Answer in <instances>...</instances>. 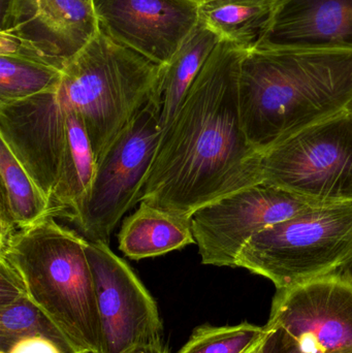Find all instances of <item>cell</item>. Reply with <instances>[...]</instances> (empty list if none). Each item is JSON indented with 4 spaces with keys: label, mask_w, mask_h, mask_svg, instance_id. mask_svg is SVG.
<instances>
[{
    "label": "cell",
    "mask_w": 352,
    "mask_h": 353,
    "mask_svg": "<svg viewBox=\"0 0 352 353\" xmlns=\"http://www.w3.org/2000/svg\"><path fill=\"white\" fill-rule=\"evenodd\" d=\"M90 1H93V0H90Z\"/></svg>",
    "instance_id": "cell-31"
},
{
    "label": "cell",
    "mask_w": 352,
    "mask_h": 353,
    "mask_svg": "<svg viewBox=\"0 0 352 353\" xmlns=\"http://www.w3.org/2000/svg\"><path fill=\"white\" fill-rule=\"evenodd\" d=\"M247 49L221 41L161 132L138 203L182 217L262 182V153L246 136L240 112L241 62Z\"/></svg>",
    "instance_id": "cell-1"
},
{
    "label": "cell",
    "mask_w": 352,
    "mask_h": 353,
    "mask_svg": "<svg viewBox=\"0 0 352 353\" xmlns=\"http://www.w3.org/2000/svg\"><path fill=\"white\" fill-rule=\"evenodd\" d=\"M253 48L352 51V0H280Z\"/></svg>",
    "instance_id": "cell-14"
},
{
    "label": "cell",
    "mask_w": 352,
    "mask_h": 353,
    "mask_svg": "<svg viewBox=\"0 0 352 353\" xmlns=\"http://www.w3.org/2000/svg\"><path fill=\"white\" fill-rule=\"evenodd\" d=\"M99 30L90 0H1L0 56L62 70Z\"/></svg>",
    "instance_id": "cell-9"
},
{
    "label": "cell",
    "mask_w": 352,
    "mask_h": 353,
    "mask_svg": "<svg viewBox=\"0 0 352 353\" xmlns=\"http://www.w3.org/2000/svg\"><path fill=\"white\" fill-rule=\"evenodd\" d=\"M338 274L342 276V277L352 285V257L345 263L344 267L338 272Z\"/></svg>",
    "instance_id": "cell-27"
},
{
    "label": "cell",
    "mask_w": 352,
    "mask_h": 353,
    "mask_svg": "<svg viewBox=\"0 0 352 353\" xmlns=\"http://www.w3.org/2000/svg\"><path fill=\"white\" fill-rule=\"evenodd\" d=\"M161 99L153 97L97 161L86 199L66 218L86 240L109 244L119 220L138 203L161 140Z\"/></svg>",
    "instance_id": "cell-6"
},
{
    "label": "cell",
    "mask_w": 352,
    "mask_h": 353,
    "mask_svg": "<svg viewBox=\"0 0 352 353\" xmlns=\"http://www.w3.org/2000/svg\"><path fill=\"white\" fill-rule=\"evenodd\" d=\"M352 257V201L322 203L277 222L244 247L236 268L277 290L338 273Z\"/></svg>",
    "instance_id": "cell-5"
},
{
    "label": "cell",
    "mask_w": 352,
    "mask_h": 353,
    "mask_svg": "<svg viewBox=\"0 0 352 353\" xmlns=\"http://www.w3.org/2000/svg\"><path fill=\"white\" fill-rule=\"evenodd\" d=\"M221 39L202 22L188 35L171 61L163 66L157 95L161 99L159 128L167 130L177 115L190 87Z\"/></svg>",
    "instance_id": "cell-17"
},
{
    "label": "cell",
    "mask_w": 352,
    "mask_h": 353,
    "mask_svg": "<svg viewBox=\"0 0 352 353\" xmlns=\"http://www.w3.org/2000/svg\"><path fill=\"white\" fill-rule=\"evenodd\" d=\"M322 201L260 182L225 195L191 216L203 265L236 268L248 242L265 228Z\"/></svg>",
    "instance_id": "cell-8"
},
{
    "label": "cell",
    "mask_w": 352,
    "mask_h": 353,
    "mask_svg": "<svg viewBox=\"0 0 352 353\" xmlns=\"http://www.w3.org/2000/svg\"><path fill=\"white\" fill-rule=\"evenodd\" d=\"M200 0H93L99 28L165 66L200 22Z\"/></svg>",
    "instance_id": "cell-12"
},
{
    "label": "cell",
    "mask_w": 352,
    "mask_h": 353,
    "mask_svg": "<svg viewBox=\"0 0 352 353\" xmlns=\"http://www.w3.org/2000/svg\"><path fill=\"white\" fill-rule=\"evenodd\" d=\"M6 353H62L57 345L43 337L25 338Z\"/></svg>",
    "instance_id": "cell-25"
},
{
    "label": "cell",
    "mask_w": 352,
    "mask_h": 353,
    "mask_svg": "<svg viewBox=\"0 0 352 353\" xmlns=\"http://www.w3.org/2000/svg\"><path fill=\"white\" fill-rule=\"evenodd\" d=\"M163 66L103 31L62 70L58 90L81 116L99 161L117 134L157 97Z\"/></svg>",
    "instance_id": "cell-4"
},
{
    "label": "cell",
    "mask_w": 352,
    "mask_h": 353,
    "mask_svg": "<svg viewBox=\"0 0 352 353\" xmlns=\"http://www.w3.org/2000/svg\"><path fill=\"white\" fill-rule=\"evenodd\" d=\"M280 0H206L200 8V22L221 41L251 49L262 37Z\"/></svg>",
    "instance_id": "cell-18"
},
{
    "label": "cell",
    "mask_w": 352,
    "mask_h": 353,
    "mask_svg": "<svg viewBox=\"0 0 352 353\" xmlns=\"http://www.w3.org/2000/svg\"><path fill=\"white\" fill-rule=\"evenodd\" d=\"M258 347H260V344H258V345L254 346L253 348H251V350H248V352L246 353H256V352H258Z\"/></svg>",
    "instance_id": "cell-28"
},
{
    "label": "cell",
    "mask_w": 352,
    "mask_h": 353,
    "mask_svg": "<svg viewBox=\"0 0 352 353\" xmlns=\"http://www.w3.org/2000/svg\"><path fill=\"white\" fill-rule=\"evenodd\" d=\"M266 327L242 323L237 325H203L196 327L177 353H246L266 335Z\"/></svg>",
    "instance_id": "cell-22"
},
{
    "label": "cell",
    "mask_w": 352,
    "mask_h": 353,
    "mask_svg": "<svg viewBox=\"0 0 352 353\" xmlns=\"http://www.w3.org/2000/svg\"><path fill=\"white\" fill-rule=\"evenodd\" d=\"M25 296L26 288L20 274L6 257L0 256V308Z\"/></svg>",
    "instance_id": "cell-24"
},
{
    "label": "cell",
    "mask_w": 352,
    "mask_h": 353,
    "mask_svg": "<svg viewBox=\"0 0 352 353\" xmlns=\"http://www.w3.org/2000/svg\"><path fill=\"white\" fill-rule=\"evenodd\" d=\"M347 111H349V113H351L352 115V101L351 103V105H349V109H347Z\"/></svg>",
    "instance_id": "cell-29"
},
{
    "label": "cell",
    "mask_w": 352,
    "mask_h": 353,
    "mask_svg": "<svg viewBox=\"0 0 352 353\" xmlns=\"http://www.w3.org/2000/svg\"><path fill=\"white\" fill-rule=\"evenodd\" d=\"M61 97L65 105L68 136L61 172L51 203L52 216L68 218L80 209L86 199L94 180L97 163L82 118Z\"/></svg>",
    "instance_id": "cell-16"
},
{
    "label": "cell",
    "mask_w": 352,
    "mask_h": 353,
    "mask_svg": "<svg viewBox=\"0 0 352 353\" xmlns=\"http://www.w3.org/2000/svg\"><path fill=\"white\" fill-rule=\"evenodd\" d=\"M240 112L248 140L264 153L293 134L347 111L352 51L246 50Z\"/></svg>",
    "instance_id": "cell-2"
},
{
    "label": "cell",
    "mask_w": 352,
    "mask_h": 353,
    "mask_svg": "<svg viewBox=\"0 0 352 353\" xmlns=\"http://www.w3.org/2000/svg\"><path fill=\"white\" fill-rule=\"evenodd\" d=\"M266 335L256 353H315L306 350L291 334L282 327L265 325ZM340 353H352V348Z\"/></svg>",
    "instance_id": "cell-23"
},
{
    "label": "cell",
    "mask_w": 352,
    "mask_h": 353,
    "mask_svg": "<svg viewBox=\"0 0 352 353\" xmlns=\"http://www.w3.org/2000/svg\"><path fill=\"white\" fill-rule=\"evenodd\" d=\"M88 240L60 225L54 216L17 230L0 248L20 274L26 294L80 353H103V332Z\"/></svg>",
    "instance_id": "cell-3"
},
{
    "label": "cell",
    "mask_w": 352,
    "mask_h": 353,
    "mask_svg": "<svg viewBox=\"0 0 352 353\" xmlns=\"http://www.w3.org/2000/svg\"><path fill=\"white\" fill-rule=\"evenodd\" d=\"M103 332V353H127L161 341L158 307L144 284L107 243L85 248Z\"/></svg>",
    "instance_id": "cell-10"
},
{
    "label": "cell",
    "mask_w": 352,
    "mask_h": 353,
    "mask_svg": "<svg viewBox=\"0 0 352 353\" xmlns=\"http://www.w3.org/2000/svg\"><path fill=\"white\" fill-rule=\"evenodd\" d=\"M127 353H169V350L161 341L148 345L138 346Z\"/></svg>",
    "instance_id": "cell-26"
},
{
    "label": "cell",
    "mask_w": 352,
    "mask_h": 353,
    "mask_svg": "<svg viewBox=\"0 0 352 353\" xmlns=\"http://www.w3.org/2000/svg\"><path fill=\"white\" fill-rule=\"evenodd\" d=\"M267 325L282 327L315 353L352 348V285L338 273L277 290Z\"/></svg>",
    "instance_id": "cell-11"
},
{
    "label": "cell",
    "mask_w": 352,
    "mask_h": 353,
    "mask_svg": "<svg viewBox=\"0 0 352 353\" xmlns=\"http://www.w3.org/2000/svg\"><path fill=\"white\" fill-rule=\"evenodd\" d=\"M262 181L322 203L352 201V115L343 112L262 153Z\"/></svg>",
    "instance_id": "cell-7"
},
{
    "label": "cell",
    "mask_w": 352,
    "mask_h": 353,
    "mask_svg": "<svg viewBox=\"0 0 352 353\" xmlns=\"http://www.w3.org/2000/svg\"><path fill=\"white\" fill-rule=\"evenodd\" d=\"M119 249L132 261L161 256L196 243L191 218L182 217L140 203L122 222L118 234Z\"/></svg>",
    "instance_id": "cell-15"
},
{
    "label": "cell",
    "mask_w": 352,
    "mask_h": 353,
    "mask_svg": "<svg viewBox=\"0 0 352 353\" xmlns=\"http://www.w3.org/2000/svg\"><path fill=\"white\" fill-rule=\"evenodd\" d=\"M0 180V210L8 213L18 230L52 215L51 201L2 141Z\"/></svg>",
    "instance_id": "cell-19"
},
{
    "label": "cell",
    "mask_w": 352,
    "mask_h": 353,
    "mask_svg": "<svg viewBox=\"0 0 352 353\" xmlns=\"http://www.w3.org/2000/svg\"><path fill=\"white\" fill-rule=\"evenodd\" d=\"M62 70L27 58L0 56V103L30 99L59 87Z\"/></svg>",
    "instance_id": "cell-21"
},
{
    "label": "cell",
    "mask_w": 352,
    "mask_h": 353,
    "mask_svg": "<svg viewBox=\"0 0 352 353\" xmlns=\"http://www.w3.org/2000/svg\"><path fill=\"white\" fill-rule=\"evenodd\" d=\"M30 337L45 338L62 353H80L28 296L0 308V353L8 352L17 342Z\"/></svg>",
    "instance_id": "cell-20"
},
{
    "label": "cell",
    "mask_w": 352,
    "mask_h": 353,
    "mask_svg": "<svg viewBox=\"0 0 352 353\" xmlns=\"http://www.w3.org/2000/svg\"><path fill=\"white\" fill-rule=\"evenodd\" d=\"M200 1H206V0H200Z\"/></svg>",
    "instance_id": "cell-30"
},
{
    "label": "cell",
    "mask_w": 352,
    "mask_h": 353,
    "mask_svg": "<svg viewBox=\"0 0 352 353\" xmlns=\"http://www.w3.org/2000/svg\"><path fill=\"white\" fill-rule=\"evenodd\" d=\"M66 111L58 88L0 103V139L51 201L65 153Z\"/></svg>",
    "instance_id": "cell-13"
}]
</instances>
